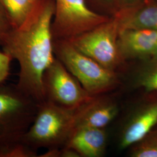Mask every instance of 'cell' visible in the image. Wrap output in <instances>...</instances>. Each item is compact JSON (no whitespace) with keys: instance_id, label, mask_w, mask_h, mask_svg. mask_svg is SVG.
<instances>
[{"instance_id":"1","label":"cell","mask_w":157,"mask_h":157,"mask_svg":"<svg viewBox=\"0 0 157 157\" xmlns=\"http://www.w3.org/2000/svg\"><path fill=\"white\" fill-rule=\"evenodd\" d=\"M53 13V6H46L22 27L11 29L0 42L4 51L19 64L17 86L39 104L45 101L43 75L55 59L51 25Z\"/></svg>"},{"instance_id":"2","label":"cell","mask_w":157,"mask_h":157,"mask_svg":"<svg viewBox=\"0 0 157 157\" xmlns=\"http://www.w3.org/2000/svg\"><path fill=\"white\" fill-rule=\"evenodd\" d=\"M77 108L50 101L40 103L33 123L20 140L36 151L65 147L73 132Z\"/></svg>"},{"instance_id":"3","label":"cell","mask_w":157,"mask_h":157,"mask_svg":"<svg viewBox=\"0 0 157 157\" xmlns=\"http://www.w3.org/2000/svg\"><path fill=\"white\" fill-rule=\"evenodd\" d=\"M54 51L67 71L78 80L90 95L97 96L107 92L117 83L114 71L104 67L84 55L67 40L54 45Z\"/></svg>"},{"instance_id":"4","label":"cell","mask_w":157,"mask_h":157,"mask_svg":"<svg viewBox=\"0 0 157 157\" xmlns=\"http://www.w3.org/2000/svg\"><path fill=\"white\" fill-rule=\"evenodd\" d=\"M38 107L17 84H0V141L20 140L33 123Z\"/></svg>"},{"instance_id":"5","label":"cell","mask_w":157,"mask_h":157,"mask_svg":"<svg viewBox=\"0 0 157 157\" xmlns=\"http://www.w3.org/2000/svg\"><path fill=\"white\" fill-rule=\"evenodd\" d=\"M119 20L103 23L69 41L78 50L114 71L122 60L118 49Z\"/></svg>"},{"instance_id":"6","label":"cell","mask_w":157,"mask_h":157,"mask_svg":"<svg viewBox=\"0 0 157 157\" xmlns=\"http://www.w3.org/2000/svg\"><path fill=\"white\" fill-rule=\"evenodd\" d=\"M45 101L68 108H77L91 100L90 95L58 59L45 70L43 77Z\"/></svg>"},{"instance_id":"7","label":"cell","mask_w":157,"mask_h":157,"mask_svg":"<svg viewBox=\"0 0 157 157\" xmlns=\"http://www.w3.org/2000/svg\"><path fill=\"white\" fill-rule=\"evenodd\" d=\"M106 19L87 6L84 0H56V22L52 35L69 40L95 28Z\"/></svg>"},{"instance_id":"8","label":"cell","mask_w":157,"mask_h":157,"mask_svg":"<svg viewBox=\"0 0 157 157\" xmlns=\"http://www.w3.org/2000/svg\"><path fill=\"white\" fill-rule=\"evenodd\" d=\"M118 45L122 58L151 59L157 49V31L146 29L120 30Z\"/></svg>"},{"instance_id":"9","label":"cell","mask_w":157,"mask_h":157,"mask_svg":"<svg viewBox=\"0 0 157 157\" xmlns=\"http://www.w3.org/2000/svg\"><path fill=\"white\" fill-rule=\"evenodd\" d=\"M118 112L117 104L112 100L94 96L77 108L74 129L80 128L104 129L116 117Z\"/></svg>"},{"instance_id":"10","label":"cell","mask_w":157,"mask_h":157,"mask_svg":"<svg viewBox=\"0 0 157 157\" xmlns=\"http://www.w3.org/2000/svg\"><path fill=\"white\" fill-rule=\"evenodd\" d=\"M157 124V99L144 103L132 115L123 129L119 146L126 148L145 137Z\"/></svg>"},{"instance_id":"11","label":"cell","mask_w":157,"mask_h":157,"mask_svg":"<svg viewBox=\"0 0 157 157\" xmlns=\"http://www.w3.org/2000/svg\"><path fill=\"white\" fill-rule=\"evenodd\" d=\"M65 146L73 148L80 157H101L106 149V132L104 129L93 128L74 129Z\"/></svg>"},{"instance_id":"12","label":"cell","mask_w":157,"mask_h":157,"mask_svg":"<svg viewBox=\"0 0 157 157\" xmlns=\"http://www.w3.org/2000/svg\"><path fill=\"white\" fill-rule=\"evenodd\" d=\"M119 30L146 29L157 31V5L146 6L132 15L119 21Z\"/></svg>"},{"instance_id":"13","label":"cell","mask_w":157,"mask_h":157,"mask_svg":"<svg viewBox=\"0 0 157 157\" xmlns=\"http://www.w3.org/2000/svg\"><path fill=\"white\" fill-rule=\"evenodd\" d=\"M11 19L12 28L22 27L28 22L33 0H2Z\"/></svg>"},{"instance_id":"14","label":"cell","mask_w":157,"mask_h":157,"mask_svg":"<svg viewBox=\"0 0 157 157\" xmlns=\"http://www.w3.org/2000/svg\"><path fill=\"white\" fill-rule=\"evenodd\" d=\"M39 157L37 151L20 140L0 141V157Z\"/></svg>"},{"instance_id":"15","label":"cell","mask_w":157,"mask_h":157,"mask_svg":"<svg viewBox=\"0 0 157 157\" xmlns=\"http://www.w3.org/2000/svg\"><path fill=\"white\" fill-rule=\"evenodd\" d=\"M130 156L157 157V129H152L141 140L132 146Z\"/></svg>"},{"instance_id":"16","label":"cell","mask_w":157,"mask_h":157,"mask_svg":"<svg viewBox=\"0 0 157 157\" xmlns=\"http://www.w3.org/2000/svg\"><path fill=\"white\" fill-rule=\"evenodd\" d=\"M137 84L147 91H157V60H151L141 71Z\"/></svg>"},{"instance_id":"17","label":"cell","mask_w":157,"mask_h":157,"mask_svg":"<svg viewBox=\"0 0 157 157\" xmlns=\"http://www.w3.org/2000/svg\"><path fill=\"white\" fill-rule=\"evenodd\" d=\"M12 58L6 52L0 51V84L6 83L10 74V66Z\"/></svg>"},{"instance_id":"18","label":"cell","mask_w":157,"mask_h":157,"mask_svg":"<svg viewBox=\"0 0 157 157\" xmlns=\"http://www.w3.org/2000/svg\"><path fill=\"white\" fill-rule=\"evenodd\" d=\"M12 29L11 28L10 23H9L6 19L0 8V42L6 34Z\"/></svg>"},{"instance_id":"19","label":"cell","mask_w":157,"mask_h":157,"mask_svg":"<svg viewBox=\"0 0 157 157\" xmlns=\"http://www.w3.org/2000/svg\"><path fill=\"white\" fill-rule=\"evenodd\" d=\"M151 60H157V49L156 51H155V54H154V55L152 57Z\"/></svg>"},{"instance_id":"20","label":"cell","mask_w":157,"mask_h":157,"mask_svg":"<svg viewBox=\"0 0 157 157\" xmlns=\"http://www.w3.org/2000/svg\"><path fill=\"white\" fill-rule=\"evenodd\" d=\"M107 1H111V0H107Z\"/></svg>"},{"instance_id":"21","label":"cell","mask_w":157,"mask_h":157,"mask_svg":"<svg viewBox=\"0 0 157 157\" xmlns=\"http://www.w3.org/2000/svg\"><path fill=\"white\" fill-rule=\"evenodd\" d=\"M130 1H131V0H130Z\"/></svg>"}]
</instances>
